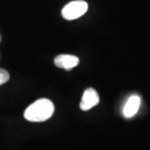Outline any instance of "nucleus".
<instances>
[{
	"label": "nucleus",
	"instance_id": "obj_1",
	"mask_svg": "<svg viewBox=\"0 0 150 150\" xmlns=\"http://www.w3.org/2000/svg\"><path fill=\"white\" fill-rule=\"evenodd\" d=\"M54 105L47 98L38 99L26 108L24 118L30 122H43L52 117Z\"/></svg>",
	"mask_w": 150,
	"mask_h": 150
},
{
	"label": "nucleus",
	"instance_id": "obj_5",
	"mask_svg": "<svg viewBox=\"0 0 150 150\" xmlns=\"http://www.w3.org/2000/svg\"><path fill=\"white\" fill-rule=\"evenodd\" d=\"M140 103H141V99H140L139 96L132 95L130 97L123 107V113L124 117L128 118L134 117L139 111Z\"/></svg>",
	"mask_w": 150,
	"mask_h": 150
},
{
	"label": "nucleus",
	"instance_id": "obj_3",
	"mask_svg": "<svg viewBox=\"0 0 150 150\" xmlns=\"http://www.w3.org/2000/svg\"><path fill=\"white\" fill-rule=\"evenodd\" d=\"M99 103V96L95 89L87 88L82 98L80 103V108L83 111H88L92 108L98 105Z\"/></svg>",
	"mask_w": 150,
	"mask_h": 150
},
{
	"label": "nucleus",
	"instance_id": "obj_2",
	"mask_svg": "<svg viewBox=\"0 0 150 150\" xmlns=\"http://www.w3.org/2000/svg\"><path fill=\"white\" fill-rule=\"evenodd\" d=\"M88 10V4L83 0L70 2L62 10V15L67 20H74L83 16Z\"/></svg>",
	"mask_w": 150,
	"mask_h": 150
},
{
	"label": "nucleus",
	"instance_id": "obj_4",
	"mask_svg": "<svg viewBox=\"0 0 150 150\" xmlns=\"http://www.w3.org/2000/svg\"><path fill=\"white\" fill-rule=\"evenodd\" d=\"M54 64L57 67L65 70L73 69L79 64V59L78 57L69 54H61L57 56L54 59Z\"/></svg>",
	"mask_w": 150,
	"mask_h": 150
},
{
	"label": "nucleus",
	"instance_id": "obj_6",
	"mask_svg": "<svg viewBox=\"0 0 150 150\" xmlns=\"http://www.w3.org/2000/svg\"><path fill=\"white\" fill-rule=\"evenodd\" d=\"M9 79V74L7 70L0 69V86L4 84Z\"/></svg>",
	"mask_w": 150,
	"mask_h": 150
}]
</instances>
